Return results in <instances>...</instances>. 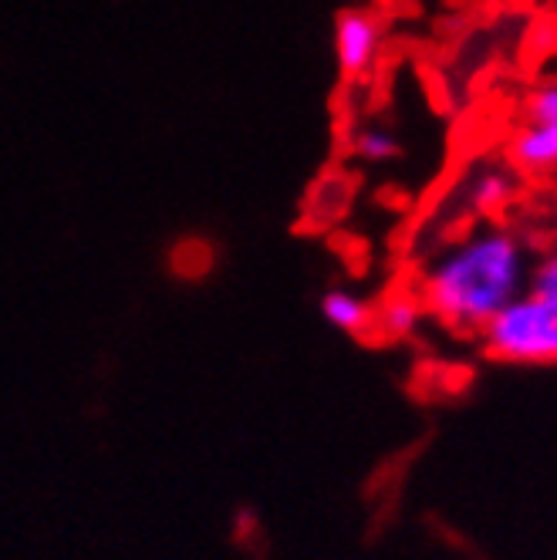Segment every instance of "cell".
Instances as JSON below:
<instances>
[{"label":"cell","mask_w":557,"mask_h":560,"mask_svg":"<svg viewBox=\"0 0 557 560\" xmlns=\"http://www.w3.org/2000/svg\"><path fill=\"white\" fill-rule=\"evenodd\" d=\"M531 267V244L521 233L503 223H480L426 260L419 301L446 328L480 335L500 307L527 294Z\"/></svg>","instance_id":"cell-1"},{"label":"cell","mask_w":557,"mask_h":560,"mask_svg":"<svg viewBox=\"0 0 557 560\" xmlns=\"http://www.w3.org/2000/svg\"><path fill=\"white\" fill-rule=\"evenodd\" d=\"M487 354L507 365H554L557 362V311L531 291L513 298L480 328Z\"/></svg>","instance_id":"cell-2"},{"label":"cell","mask_w":557,"mask_h":560,"mask_svg":"<svg viewBox=\"0 0 557 560\" xmlns=\"http://www.w3.org/2000/svg\"><path fill=\"white\" fill-rule=\"evenodd\" d=\"M503 159L521 176L557 173V82H541L527 92Z\"/></svg>","instance_id":"cell-3"},{"label":"cell","mask_w":557,"mask_h":560,"mask_svg":"<svg viewBox=\"0 0 557 560\" xmlns=\"http://www.w3.org/2000/svg\"><path fill=\"white\" fill-rule=\"evenodd\" d=\"M456 196L463 199V210L484 223H494L500 213L513 207L521 196V173L507 159H484L476 163L456 186Z\"/></svg>","instance_id":"cell-4"},{"label":"cell","mask_w":557,"mask_h":560,"mask_svg":"<svg viewBox=\"0 0 557 560\" xmlns=\"http://www.w3.org/2000/svg\"><path fill=\"white\" fill-rule=\"evenodd\" d=\"M382 58V24L369 11H345L335 21V65L345 78H365Z\"/></svg>","instance_id":"cell-5"},{"label":"cell","mask_w":557,"mask_h":560,"mask_svg":"<svg viewBox=\"0 0 557 560\" xmlns=\"http://www.w3.org/2000/svg\"><path fill=\"white\" fill-rule=\"evenodd\" d=\"M322 314L332 328H338L345 335H365L375 328V307L365 298L341 291V288H335L322 298Z\"/></svg>","instance_id":"cell-6"},{"label":"cell","mask_w":557,"mask_h":560,"mask_svg":"<svg viewBox=\"0 0 557 560\" xmlns=\"http://www.w3.org/2000/svg\"><path fill=\"white\" fill-rule=\"evenodd\" d=\"M426 307L419 294H392L379 311H375V328L388 338H409L422 325Z\"/></svg>","instance_id":"cell-7"},{"label":"cell","mask_w":557,"mask_h":560,"mask_svg":"<svg viewBox=\"0 0 557 560\" xmlns=\"http://www.w3.org/2000/svg\"><path fill=\"white\" fill-rule=\"evenodd\" d=\"M348 149L355 159H362L369 166H385L403 155V142L385 126H358L348 139Z\"/></svg>","instance_id":"cell-8"},{"label":"cell","mask_w":557,"mask_h":560,"mask_svg":"<svg viewBox=\"0 0 557 560\" xmlns=\"http://www.w3.org/2000/svg\"><path fill=\"white\" fill-rule=\"evenodd\" d=\"M527 291L557 311V247L534 260V267H531V280H527Z\"/></svg>","instance_id":"cell-9"}]
</instances>
